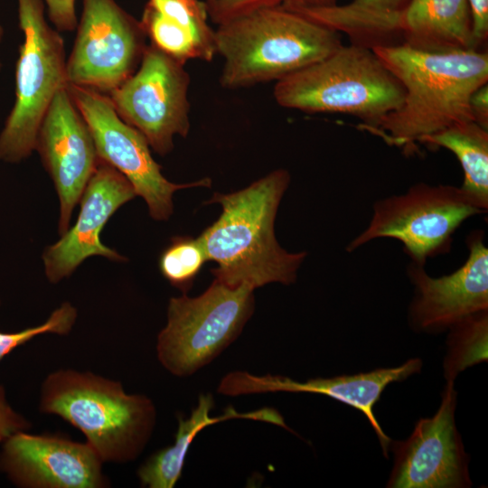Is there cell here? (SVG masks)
Instances as JSON below:
<instances>
[{
  "label": "cell",
  "mask_w": 488,
  "mask_h": 488,
  "mask_svg": "<svg viewBox=\"0 0 488 488\" xmlns=\"http://www.w3.org/2000/svg\"><path fill=\"white\" fill-rule=\"evenodd\" d=\"M404 89L401 105L367 131L404 154L455 124L474 121L472 94L488 81L484 51L427 52L404 43L371 49Z\"/></svg>",
  "instance_id": "cell-1"
},
{
  "label": "cell",
  "mask_w": 488,
  "mask_h": 488,
  "mask_svg": "<svg viewBox=\"0 0 488 488\" xmlns=\"http://www.w3.org/2000/svg\"><path fill=\"white\" fill-rule=\"evenodd\" d=\"M290 183L286 170L278 169L248 187L216 192L206 203L221 205V214L198 237L208 260L216 263L214 278L232 286L254 289L269 283L290 285L306 252H288L277 241L275 219Z\"/></svg>",
  "instance_id": "cell-2"
},
{
  "label": "cell",
  "mask_w": 488,
  "mask_h": 488,
  "mask_svg": "<svg viewBox=\"0 0 488 488\" xmlns=\"http://www.w3.org/2000/svg\"><path fill=\"white\" fill-rule=\"evenodd\" d=\"M220 83L239 89L277 81L334 52L341 33L283 7L256 9L217 25Z\"/></svg>",
  "instance_id": "cell-3"
},
{
  "label": "cell",
  "mask_w": 488,
  "mask_h": 488,
  "mask_svg": "<svg viewBox=\"0 0 488 488\" xmlns=\"http://www.w3.org/2000/svg\"><path fill=\"white\" fill-rule=\"evenodd\" d=\"M39 410L79 429L103 463L136 460L156 424L151 399L128 394L121 382L73 369L48 374L40 389Z\"/></svg>",
  "instance_id": "cell-4"
},
{
  "label": "cell",
  "mask_w": 488,
  "mask_h": 488,
  "mask_svg": "<svg viewBox=\"0 0 488 488\" xmlns=\"http://www.w3.org/2000/svg\"><path fill=\"white\" fill-rule=\"evenodd\" d=\"M273 95L286 108L354 116L364 130L401 105L404 89L371 49L351 43L276 81Z\"/></svg>",
  "instance_id": "cell-5"
},
{
  "label": "cell",
  "mask_w": 488,
  "mask_h": 488,
  "mask_svg": "<svg viewBox=\"0 0 488 488\" xmlns=\"http://www.w3.org/2000/svg\"><path fill=\"white\" fill-rule=\"evenodd\" d=\"M43 0H17L23 42L15 67V100L0 133V160L18 163L35 150L56 93L68 86L64 41L44 16Z\"/></svg>",
  "instance_id": "cell-6"
},
{
  "label": "cell",
  "mask_w": 488,
  "mask_h": 488,
  "mask_svg": "<svg viewBox=\"0 0 488 488\" xmlns=\"http://www.w3.org/2000/svg\"><path fill=\"white\" fill-rule=\"evenodd\" d=\"M254 288L216 278L200 296L169 300L167 324L159 333V362L176 377H189L211 363L240 334L254 311Z\"/></svg>",
  "instance_id": "cell-7"
},
{
  "label": "cell",
  "mask_w": 488,
  "mask_h": 488,
  "mask_svg": "<svg viewBox=\"0 0 488 488\" xmlns=\"http://www.w3.org/2000/svg\"><path fill=\"white\" fill-rule=\"evenodd\" d=\"M482 213L460 187L418 183L404 193L375 202L368 226L346 250L380 238L394 239L413 263L425 266L428 258L449 252L461 224Z\"/></svg>",
  "instance_id": "cell-8"
},
{
  "label": "cell",
  "mask_w": 488,
  "mask_h": 488,
  "mask_svg": "<svg viewBox=\"0 0 488 488\" xmlns=\"http://www.w3.org/2000/svg\"><path fill=\"white\" fill-rule=\"evenodd\" d=\"M189 85L184 64L150 43L136 70L106 95L120 118L138 130L155 153L165 155L175 136L189 133Z\"/></svg>",
  "instance_id": "cell-9"
},
{
  "label": "cell",
  "mask_w": 488,
  "mask_h": 488,
  "mask_svg": "<svg viewBox=\"0 0 488 488\" xmlns=\"http://www.w3.org/2000/svg\"><path fill=\"white\" fill-rule=\"evenodd\" d=\"M76 29L66 65L69 84L108 94L138 68L146 36L140 21L116 0H82Z\"/></svg>",
  "instance_id": "cell-10"
},
{
  "label": "cell",
  "mask_w": 488,
  "mask_h": 488,
  "mask_svg": "<svg viewBox=\"0 0 488 488\" xmlns=\"http://www.w3.org/2000/svg\"><path fill=\"white\" fill-rule=\"evenodd\" d=\"M68 89L90 130L99 159L131 183L136 195L145 201L152 218L166 221L172 215L174 192L211 185L209 178L182 184L168 181L145 136L120 118L106 94L70 84Z\"/></svg>",
  "instance_id": "cell-11"
},
{
  "label": "cell",
  "mask_w": 488,
  "mask_h": 488,
  "mask_svg": "<svg viewBox=\"0 0 488 488\" xmlns=\"http://www.w3.org/2000/svg\"><path fill=\"white\" fill-rule=\"evenodd\" d=\"M454 381H446L436 413L420 418L408 438L390 444L394 465L390 488H465L472 485L455 411Z\"/></svg>",
  "instance_id": "cell-12"
},
{
  "label": "cell",
  "mask_w": 488,
  "mask_h": 488,
  "mask_svg": "<svg viewBox=\"0 0 488 488\" xmlns=\"http://www.w3.org/2000/svg\"><path fill=\"white\" fill-rule=\"evenodd\" d=\"M103 461L87 442L19 431L3 442L0 471L23 488H106Z\"/></svg>",
  "instance_id": "cell-13"
},
{
  "label": "cell",
  "mask_w": 488,
  "mask_h": 488,
  "mask_svg": "<svg viewBox=\"0 0 488 488\" xmlns=\"http://www.w3.org/2000/svg\"><path fill=\"white\" fill-rule=\"evenodd\" d=\"M35 150L59 196L61 236L99 162L90 130L68 86L54 96L39 128Z\"/></svg>",
  "instance_id": "cell-14"
},
{
  "label": "cell",
  "mask_w": 488,
  "mask_h": 488,
  "mask_svg": "<svg viewBox=\"0 0 488 488\" xmlns=\"http://www.w3.org/2000/svg\"><path fill=\"white\" fill-rule=\"evenodd\" d=\"M468 256L455 271L439 277L429 276L424 266L408 267L414 286L408 314L418 331L437 333L472 314L488 311V249L483 230L466 239Z\"/></svg>",
  "instance_id": "cell-15"
},
{
  "label": "cell",
  "mask_w": 488,
  "mask_h": 488,
  "mask_svg": "<svg viewBox=\"0 0 488 488\" xmlns=\"http://www.w3.org/2000/svg\"><path fill=\"white\" fill-rule=\"evenodd\" d=\"M136 195L133 185L121 173L99 159L80 200L76 223L42 254L48 280L55 284L70 277L91 256H102L113 261L126 260L100 241V232L116 211Z\"/></svg>",
  "instance_id": "cell-16"
},
{
  "label": "cell",
  "mask_w": 488,
  "mask_h": 488,
  "mask_svg": "<svg viewBox=\"0 0 488 488\" xmlns=\"http://www.w3.org/2000/svg\"><path fill=\"white\" fill-rule=\"evenodd\" d=\"M421 367V360L414 358L394 368L377 369L368 372L333 378H314L304 382L282 375L257 376L244 371H234L222 378L217 391L226 396L268 392H305L325 395L364 414L387 457L391 440L380 426L374 415L373 407L389 384L406 380L419 372Z\"/></svg>",
  "instance_id": "cell-17"
},
{
  "label": "cell",
  "mask_w": 488,
  "mask_h": 488,
  "mask_svg": "<svg viewBox=\"0 0 488 488\" xmlns=\"http://www.w3.org/2000/svg\"><path fill=\"white\" fill-rule=\"evenodd\" d=\"M208 19L203 0H147L140 23L151 44L185 64L217 54Z\"/></svg>",
  "instance_id": "cell-18"
},
{
  "label": "cell",
  "mask_w": 488,
  "mask_h": 488,
  "mask_svg": "<svg viewBox=\"0 0 488 488\" xmlns=\"http://www.w3.org/2000/svg\"><path fill=\"white\" fill-rule=\"evenodd\" d=\"M213 408L212 395L202 394L188 418L178 416V427L174 443L153 454L137 470V477L143 487L173 488L182 475L191 444L197 434L210 425L232 418H246L271 423L290 430L282 415L272 408L241 413L229 406L223 415L211 417Z\"/></svg>",
  "instance_id": "cell-19"
},
{
  "label": "cell",
  "mask_w": 488,
  "mask_h": 488,
  "mask_svg": "<svg viewBox=\"0 0 488 488\" xmlns=\"http://www.w3.org/2000/svg\"><path fill=\"white\" fill-rule=\"evenodd\" d=\"M401 43L427 52L476 50L466 0H412L399 23Z\"/></svg>",
  "instance_id": "cell-20"
},
{
  "label": "cell",
  "mask_w": 488,
  "mask_h": 488,
  "mask_svg": "<svg viewBox=\"0 0 488 488\" xmlns=\"http://www.w3.org/2000/svg\"><path fill=\"white\" fill-rule=\"evenodd\" d=\"M411 1L352 0L328 7L291 10L346 34L351 43L372 49L400 43L399 23Z\"/></svg>",
  "instance_id": "cell-21"
},
{
  "label": "cell",
  "mask_w": 488,
  "mask_h": 488,
  "mask_svg": "<svg viewBox=\"0 0 488 488\" xmlns=\"http://www.w3.org/2000/svg\"><path fill=\"white\" fill-rule=\"evenodd\" d=\"M442 147L458 159L464 172L463 192L483 213L488 210V129L474 121L455 124L421 142Z\"/></svg>",
  "instance_id": "cell-22"
},
{
  "label": "cell",
  "mask_w": 488,
  "mask_h": 488,
  "mask_svg": "<svg viewBox=\"0 0 488 488\" xmlns=\"http://www.w3.org/2000/svg\"><path fill=\"white\" fill-rule=\"evenodd\" d=\"M449 331L444 373L446 381H455L461 371L487 361L488 311L465 317Z\"/></svg>",
  "instance_id": "cell-23"
},
{
  "label": "cell",
  "mask_w": 488,
  "mask_h": 488,
  "mask_svg": "<svg viewBox=\"0 0 488 488\" xmlns=\"http://www.w3.org/2000/svg\"><path fill=\"white\" fill-rule=\"evenodd\" d=\"M207 260L199 238L176 236L162 252L159 269L173 286L186 294Z\"/></svg>",
  "instance_id": "cell-24"
},
{
  "label": "cell",
  "mask_w": 488,
  "mask_h": 488,
  "mask_svg": "<svg viewBox=\"0 0 488 488\" xmlns=\"http://www.w3.org/2000/svg\"><path fill=\"white\" fill-rule=\"evenodd\" d=\"M77 309L69 302L62 303L40 325L29 327L19 332H0V361L19 346L34 337L45 333L67 335L77 320Z\"/></svg>",
  "instance_id": "cell-25"
},
{
  "label": "cell",
  "mask_w": 488,
  "mask_h": 488,
  "mask_svg": "<svg viewBox=\"0 0 488 488\" xmlns=\"http://www.w3.org/2000/svg\"><path fill=\"white\" fill-rule=\"evenodd\" d=\"M208 17L217 25L250 11L273 6L314 9L334 5L337 0H203Z\"/></svg>",
  "instance_id": "cell-26"
},
{
  "label": "cell",
  "mask_w": 488,
  "mask_h": 488,
  "mask_svg": "<svg viewBox=\"0 0 488 488\" xmlns=\"http://www.w3.org/2000/svg\"><path fill=\"white\" fill-rule=\"evenodd\" d=\"M50 21L59 32H72L78 24L76 0H43Z\"/></svg>",
  "instance_id": "cell-27"
},
{
  "label": "cell",
  "mask_w": 488,
  "mask_h": 488,
  "mask_svg": "<svg viewBox=\"0 0 488 488\" xmlns=\"http://www.w3.org/2000/svg\"><path fill=\"white\" fill-rule=\"evenodd\" d=\"M31 423L8 403L5 390L0 385V443L19 431H27Z\"/></svg>",
  "instance_id": "cell-28"
},
{
  "label": "cell",
  "mask_w": 488,
  "mask_h": 488,
  "mask_svg": "<svg viewBox=\"0 0 488 488\" xmlns=\"http://www.w3.org/2000/svg\"><path fill=\"white\" fill-rule=\"evenodd\" d=\"M472 22L474 48L478 51L488 38V0H466Z\"/></svg>",
  "instance_id": "cell-29"
},
{
  "label": "cell",
  "mask_w": 488,
  "mask_h": 488,
  "mask_svg": "<svg viewBox=\"0 0 488 488\" xmlns=\"http://www.w3.org/2000/svg\"><path fill=\"white\" fill-rule=\"evenodd\" d=\"M470 109L474 121L488 129V83L472 94Z\"/></svg>",
  "instance_id": "cell-30"
},
{
  "label": "cell",
  "mask_w": 488,
  "mask_h": 488,
  "mask_svg": "<svg viewBox=\"0 0 488 488\" xmlns=\"http://www.w3.org/2000/svg\"><path fill=\"white\" fill-rule=\"evenodd\" d=\"M3 36H4V28H3V26L0 24V42L2 41ZM1 68H2V64H1V62H0V70H1Z\"/></svg>",
  "instance_id": "cell-31"
}]
</instances>
